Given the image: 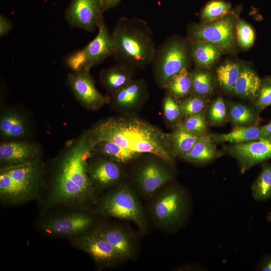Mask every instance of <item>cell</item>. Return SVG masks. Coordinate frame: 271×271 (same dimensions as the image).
Listing matches in <instances>:
<instances>
[{
	"label": "cell",
	"instance_id": "obj_1",
	"mask_svg": "<svg viewBox=\"0 0 271 271\" xmlns=\"http://www.w3.org/2000/svg\"><path fill=\"white\" fill-rule=\"evenodd\" d=\"M102 141L113 142L139 155L153 154L170 164L174 157L170 134L136 118H113L98 125L92 131L91 146Z\"/></svg>",
	"mask_w": 271,
	"mask_h": 271
},
{
	"label": "cell",
	"instance_id": "obj_2",
	"mask_svg": "<svg viewBox=\"0 0 271 271\" xmlns=\"http://www.w3.org/2000/svg\"><path fill=\"white\" fill-rule=\"evenodd\" d=\"M113 56L133 69L152 64L157 48L153 32L145 20L121 17L111 33Z\"/></svg>",
	"mask_w": 271,
	"mask_h": 271
},
{
	"label": "cell",
	"instance_id": "obj_3",
	"mask_svg": "<svg viewBox=\"0 0 271 271\" xmlns=\"http://www.w3.org/2000/svg\"><path fill=\"white\" fill-rule=\"evenodd\" d=\"M90 148L83 138L63 159L55 181L54 194L57 201L79 200L90 193L92 182L86 165Z\"/></svg>",
	"mask_w": 271,
	"mask_h": 271
},
{
	"label": "cell",
	"instance_id": "obj_4",
	"mask_svg": "<svg viewBox=\"0 0 271 271\" xmlns=\"http://www.w3.org/2000/svg\"><path fill=\"white\" fill-rule=\"evenodd\" d=\"M190 54L185 42L176 37L166 39L157 48L152 64L155 79L160 86L165 88L173 75L187 68Z\"/></svg>",
	"mask_w": 271,
	"mask_h": 271
},
{
	"label": "cell",
	"instance_id": "obj_5",
	"mask_svg": "<svg viewBox=\"0 0 271 271\" xmlns=\"http://www.w3.org/2000/svg\"><path fill=\"white\" fill-rule=\"evenodd\" d=\"M187 209V198L183 190L172 186L166 188L155 199L152 207V214L159 224L171 227L183 221Z\"/></svg>",
	"mask_w": 271,
	"mask_h": 271
},
{
	"label": "cell",
	"instance_id": "obj_6",
	"mask_svg": "<svg viewBox=\"0 0 271 271\" xmlns=\"http://www.w3.org/2000/svg\"><path fill=\"white\" fill-rule=\"evenodd\" d=\"M190 38L210 42L223 50L232 48L234 41V26L232 18L226 15L217 19L190 28Z\"/></svg>",
	"mask_w": 271,
	"mask_h": 271
},
{
	"label": "cell",
	"instance_id": "obj_7",
	"mask_svg": "<svg viewBox=\"0 0 271 271\" xmlns=\"http://www.w3.org/2000/svg\"><path fill=\"white\" fill-rule=\"evenodd\" d=\"M103 207L110 216L132 221L142 229L146 226L140 203L127 186H122L108 195L103 202Z\"/></svg>",
	"mask_w": 271,
	"mask_h": 271
},
{
	"label": "cell",
	"instance_id": "obj_8",
	"mask_svg": "<svg viewBox=\"0 0 271 271\" xmlns=\"http://www.w3.org/2000/svg\"><path fill=\"white\" fill-rule=\"evenodd\" d=\"M103 13L101 0H72L65 10V18L71 27L93 32Z\"/></svg>",
	"mask_w": 271,
	"mask_h": 271
},
{
	"label": "cell",
	"instance_id": "obj_9",
	"mask_svg": "<svg viewBox=\"0 0 271 271\" xmlns=\"http://www.w3.org/2000/svg\"><path fill=\"white\" fill-rule=\"evenodd\" d=\"M225 152L236 160L243 174L255 165L271 159V141L260 139L232 144L226 148Z\"/></svg>",
	"mask_w": 271,
	"mask_h": 271
},
{
	"label": "cell",
	"instance_id": "obj_10",
	"mask_svg": "<svg viewBox=\"0 0 271 271\" xmlns=\"http://www.w3.org/2000/svg\"><path fill=\"white\" fill-rule=\"evenodd\" d=\"M90 70L84 68L70 73L68 77V82L78 100L86 106L95 108L108 102L110 98L97 90L90 74Z\"/></svg>",
	"mask_w": 271,
	"mask_h": 271
},
{
	"label": "cell",
	"instance_id": "obj_11",
	"mask_svg": "<svg viewBox=\"0 0 271 271\" xmlns=\"http://www.w3.org/2000/svg\"><path fill=\"white\" fill-rule=\"evenodd\" d=\"M96 37L83 49L79 51L82 57L83 68L91 69L107 58L113 56L111 33L103 17L100 20Z\"/></svg>",
	"mask_w": 271,
	"mask_h": 271
},
{
	"label": "cell",
	"instance_id": "obj_12",
	"mask_svg": "<svg viewBox=\"0 0 271 271\" xmlns=\"http://www.w3.org/2000/svg\"><path fill=\"white\" fill-rule=\"evenodd\" d=\"M172 178L170 171L159 163L152 161L140 169L137 181L140 190L146 195H152Z\"/></svg>",
	"mask_w": 271,
	"mask_h": 271
},
{
	"label": "cell",
	"instance_id": "obj_13",
	"mask_svg": "<svg viewBox=\"0 0 271 271\" xmlns=\"http://www.w3.org/2000/svg\"><path fill=\"white\" fill-rule=\"evenodd\" d=\"M211 134L205 133L188 152L180 156L188 162L205 164L221 157L224 154L218 150Z\"/></svg>",
	"mask_w": 271,
	"mask_h": 271
},
{
	"label": "cell",
	"instance_id": "obj_14",
	"mask_svg": "<svg viewBox=\"0 0 271 271\" xmlns=\"http://www.w3.org/2000/svg\"><path fill=\"white\" fill-rule=\"evenodd\" d=\"M12 179L15 197L27 194L32 189L35 179V167L29 161L5 168Z\"/></svg>",
	"mask_w": 271,
	"mask_h": 271
},
{
	"label": "cell",
	"instance_id": "obj_15",
	"mask_svg": "<svg viewBox=\"0 0 271 271\" xmlns=\"http://www.w3.org/2000/svg\"><path fill=\"white\" fill-rule=\"evenodd\" d=\"M116 162L100 159L93 163L87 170L91 180L101 187L116 183L121 178V172Z\"/></svg>",
	"mask_w": 271,
	"mask_h": 271
},
{
	"label": "cell",
	"instance_id": "obj_16",
	"mask_svg": "<svg viewBox=\"0 0 271 271\" xmlns=\"http://www.w3.org/2000/svg\"><path fill=\"white\" fill-rule=\"evenodd\" d=\"M81 244L83 249L98 262H108L121 258L111 245L96 233L85 236Z\"/></svg>",
	"mask_w": 271,
	"mask_h": 271
},
{
	"label": "cell",
	"instance_id": "obj_17",
	"mask_svg": "<svg viewBox=\"0 0 271 271\" xmlns=\"http://www.w3.org/2000/svg\"><path fill=\"white\" fill-rule=\"evenodd\" d=\"M92 222V219L89 216L76 214L50 221L45 229L47 232L50 233L71 234L85 230Z\"/></svg>",
	"mask_w": 271,
	"mask_h": 271
},
{
	"label": "cell",
	"instance_id": "obj_18",
	"mask_svg": "<svg viewBox=\"0 0 271 271\" xmlns=\"http://www.w3.org/2000/svg\"><path fill=\"white\" fill-rule=\"evenodd\" d=\"M134 70L129 66L119 63L102 71L101 83L113 94L133 80Z\"/></svg>",
	"mask_w": 271,
	"mask_h": 271
},
{
	"label": "cell",
	"instance_id": "obj_19",
	"mask_svg": "<svg viewBox=\"0 0 271 271\" xmlns=\"http://www.w3.org/2000/svg\"><path fill=\"white\" fill-rule=\"evenodd\" d=\"M36 148L27 143L12 142L0 146L1 162L14 165L30 161L36 154Z\"/></svg>",
	"mask_w": 271,
	"mask_h": 271
},
{
	"label": "cell",
	"instance_id": "obj_20",
	"mask_svg": "<svg viewBox=\"0 0 271 271\" xmlns=\"http://www.w3.org/2000/svg\"><path fill=\"white\" fill-rule=\"evenodd\" d=\"M147 94V87L143 80H133L129 84L113 94L112 100L116 106L129 109L140 103Z\"/></svg>",
	"mask_w": 271,
	"mask_h": 271
},
{
	"label": "cell",
	"instance_id": "obj_21",
	"mask_svg": "<svg viewBox=\"0 0 271 271\" xmlns=\"http://www.w3.org/2000/svg\"><path fill=\"white\" fill-rule=\"evenodd\" d=\"M215 143H228L238 144L257 141L262 139L261 126L257 124L235 126L229 132L222 134H211Z\"/></svg>",
	"mask_w": 271,
	"mask_h": 271
},
{
	"label": "cell",
	"instance_id": "obj_22",
	"mask_svg": "<svg viewBox=\"0 0 271 271\" xmlns=\"http://www.w3.org/2000/svg\"><path fill=\"white\" fill-rule=\"evenodd\" d=\"M261 79L250 68L244 66L234 85L233 92L244 98L255 99L259 93Z\"/></svg>",
	"mask_w": 271,
	"mask_h": 271
},
{
	"label": "cell",
	"instance_id": "obj_23",
	"mask_svg": "<svg viewBox=\"0 0 271 271\" xmlns=\"http://www.w3.org/2000/svg\"><path fill=\"white\" fill-rule=\"evenodd\" d=\"M96 233L111 245L121 258L131 256L132 244L129 237L123 230L116 227H109L102 229Z\"/></svg>",
	"mask_w": 271,
	"mask_h": 271
},
{
	"label": "cell",
	"instance_id": "obj_24",
	"mask_svg": "<svg viewBox=\"0 0 271 271\" xmlns=\"http://www.w3.org/2000/svg\"><path fill=\"white\" fill-rule=\"evenodd\" d=\"M204 133L198 134L189 131L181 123L178 124L170 134L171 146L174 156L180 157L188 152Z\"/></svg>",
	"mask_w": 271,
	"mask_h": 271
},
{
	"label": "cell",
	"instance_id": "obj_25",
	"mask_svg": "<svg viewBox=\"0 0 271 271\" xmlns=\"http://www.w3.org/2000/svg\"><path fill=\"white\" fill-rule=\"evenodd\" d=\"M220 54V48L210 42L196 41L192 45V56L199 66L209 67L218 59Z\"/></svg>",
	"mask_w": 271,
	"mask_h": 271
},
{
	"label": "cell",
	"instance_id": "obj_26",
	"mask_svg": "<svg viewBox=\"0 0 271 271\" xmlns=\"http://www.w3.org/2000/svg\"><path fill=\"white\" fill-rule=\"evenodd\" d=\"M253 198L257 201H264L271 198V164H262L261 171L251 186Z\"/></svg>",
	"mask_w": 271,
	"mask_h": 271
},
{
	"label": "cell",
	"instance_id": "obj_27",
	"mask_svg": "<svg viewBox=\"0 0 271 271\" xmlns=\"http://www.w3.org/2000/svg\"><path fill=\"white\" fill-rule=\"evenodd\" d=\"M165 88L175 98H183L188 95L192 89V80L191 74L188 72L187 68H183L173 75Z\"/></svg>",
	"mask_w": 271,
	"mask_h": 271
},
{
	"label": "cell",
	"instance_id": "obj_28",
	"mask_svg": "<svg viewBox=\"0 0 271 271\" xmlns=\"http://www.w3.org/2000/svg\"><path fill=\"white\" fill-rule=\"evenodd\" d=\"M1 133L9 138H18L24 136L27 132L24 119L14 113L4 115L0 120Z\"/></svg>",
	"mask_w": 271,
	"mask_h": 271
},
{
	"label": "cell",
	"instance_id": "obj_29",
	"mask_svg": "<svg viewBox=\"0 0 271 271\" xmlns=\"http://www.w3.org/2000/svg\"><path fill=\"white\" fill-rule=\"evenodd\" d=\"M241 70L238 63L226 62L217 68L216 73L217 80L224 90L229 92L233 91L234 85Z\"/></svg>",
	"mask_w": 271,
	"mask_h": 271
},
{
	"label": "cell",
	"instance_id": "obj_30",
	"mask_svg": "<svg viewBox=\"0 0 271 271\" xmlns=\"http://www.w3.org/2000/svg\"><path fill=\"white\" fill-rule=\"evenodd\" d=\"M92 148H96L99 152L116 162L126 163L140 155L111 142H100L92 145Z\"/></svg>",
	"mask_w": 271,
	"mask_h": 271
},
{
	"label": "cell",
	"instance_id": "obj_31",
	"mask_svg": "<svg viewBox=\"0 0 271 271\" xmlns=\"http://www.w3.org/2000/svg\"><path fill=\"white\" fill-rule=\"evenodd\" d=\"M228 107L229 119L235 126L252 125L256 120V116L254 112L244 104L231 102Z\"/></svg>",
	"mask_w": 271,
	"mask_h": 271
},
{
	"label": "cell",
	"instance_id": "obj_32",
	"mask_svg": "<svg viewBox=\"0 0 271 271\" xmlns=\"http://www.w3.org/2000/svg\"><path fill=\"white\" fill-rule=\"evenodd\" d=\"M231 11L230 4L223 0H213L208 2L201 13V19L210 21L221 18Z\"/></svg>",
	"mask_w": 271,
	"mask_h": 271
},
{
	"label": "cell",
	"instance_id": "obj_33",
	"mask_svg": "<svg viewBox=\"0 0 271 271\" xmlns=\"http://www.w3.org/2000/svg\"><path fill=\"white\" fill-rule=\"evenodd\" d=\"M192 89L197 95H204L210 93L212 90V81L210 75L199 69L191 73Z\"/></svg>",
	"mask_w": 271,
	"mask_h": 271
},
{
	"label": "cell",
	"instance_id": "obj_34",
	"mask_svg": "<svg viewBox=\"0 0 271 271\" xmlns=\"http://www.w3.org/2000/svg\"><path fill=\"white\" fill-rule=\"evenodd\" d=\"M227 115L226 103L219 97L210 104L207 113V121L211 125H219L226 122Z\"/></svg>",
	"mask_w": 271,
	"mask_h": 271
},
{
	"label": "cell",
	"instance_id": "obj_35",
	"mask_svg": "<svg viewBox=\"0 0 271 271\" xmlns=\"http://www.w3.org/2000/svg\"><path fill=\"white\" fill-rule=\"evenodd\" d=\"M182 116L185 118L203 111L207 105V101L200 95H195L183 100L180 103Z\"/></svg>",
	"mask_w": 271,
	"mask_h": 271
},
{
	"label": "cell",
	"instance_id": "obj_36",
	"mask_svg": "<svg viewBox=\"0 0 271 271\" xmlns=\"http://www.w3.org/2000/svg\"><path fill=\"white\" fill-rule=\"evenodd\" d=\"M236 32L238 43L241 47L247 49L253 44L255 39L254 31L244 21L241 20L237 21Z\"/></svg>",
	"mask_w": 271,
	"mask_h": 271
},
{
	"label": "cell",
	"instance_id": "obj_37",
	"mask_svg": "<svg viewBox=\"0 0 271 271\" xmlns=\"http://www.w3.org/2000/svg\"><path fill=\"white\" fill-rule=\"evenodd\" d=\"M181 124L189 131L202 134L206 132L207 121L203 112L185 118Z\"/></svg>",
	"mask_w": 271,
	"mask_h": 271
},
{
	"label": "cell",
	"instance_id": "obj_38",
	"mask_svg": "<svg viewBox=\"0 0 271 271\" xmlns=\"http://www.w3.org/2000/svg\"><path fill=\"white\" fill-rule=\"evenodd\" d=\"M271 105V78H266L261 80V83L256 100L255 108L259 113L267 107Z\"/></svg>",
	"mask_w": 271,
	"mask_h": 271
},
{
	"label": "cell",
	"instance_id": "obj_39",
	"mask_svg": "<svg viewBox=\"0 0 271 271\" xmlns=\"http://www.w3.org/2000/svg\"><path fill=\"white\" fill-rule=\"evenodd\" d=\"M163 110L165 118L170 123L176 122L182 116L180 103H178L170 94H168L164 98Z\"/></svg>",
	"mask_w": 271,
	"mask_h": 271
},
{
	"label": "cell",
	"instance_id": "obj_40",
	"mask_svg": "<svg viewBox=\"0 0 271 271\" xmlns=\"http://www.w3.org/2000/svg\"><path fill=\"white\" fill-rule=\"evenodd\" d=\"M13 25L11 21L4 15H0V36L3 37L12 30Z\"/></svg>",
	"mask_w": 271,
	"mask_h": 271
},
{
	"label": "cell",
	"instance_id": "obj_41",
	"mask_svg": "<svg viewBox=\"0 0 271 271\" xmlns=\"http://www.w3.org/2000/svg\"><path fill=\"white\" fill-rule=\"evenodd\" d=\"M258 269L261 271H271V254L262 258L258 265Z\"/></svg>",
	"mask_w": 271,
	"mask_h": 271
},
{
	"label": "cell",
	"instance_id": "obj_42",
	"mask_svg": "<svg viewBox=\"0 0 271 271\" xmlns=\"http://www.w3.org/2000/svg\"><path fill=\"white\" fill-rule=\"evenodd\" d=\"M121 0H101L102 10L104 13L106 11L116 7Z\"/></svg>",
	"mask_w": 271,
	"mask_h": 271
},
{
	"label": "cell",
	"instance_id": "obj_43",
	"mask_svg": "<svg viewBox=\"0 0 271 271\" xmlns=\"http://www.w3.org/2000/svg\"><path fill=\"white\" fill-rule=\"evenodd\" d=\"M261 139L271 141V121L261 126Z\"/></svg>",
	"mask_w": 271,
	"mask_h": 271
}]
</instances>
